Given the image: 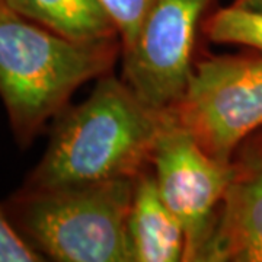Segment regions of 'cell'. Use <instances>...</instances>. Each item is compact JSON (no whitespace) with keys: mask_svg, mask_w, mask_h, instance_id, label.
Segmentation results:
<instances>
[{"mask_svg":"<svg viewBox=\"0 0 262 262\" xmlns=\"http://www.w3.org/2000/svg\"><path fill=\"white\" fill-rule=\"evenodd\" d=\"M172 122L169 111L143 102L122 79L102 76L83 102L54 120L47 149L20 188L136 179Z\"/></svg>","mask_w":262,"mask_h":262,"instance_id":"obj_1","label":"cell"},{"mask_svg":"<svg viewBox=\"0 0 262 262\" xmlns=\"http://www.w3.org/2000/svg\"><path fill=\"white\" fill-rule=\"evenodd\" d=\"M120 56V38L73 41L0 0V98L15 141L27 149L69 106L76 91L110 75Z\"/></svg>","mask_w":262,"mask_h":262,"instance_id":"obj_2","label":"cell"},{"mask_svg":"<svg viewBox=\"0 0 262 262\" xmlns=\"http://www.w3.org/2000/svg\"><path fill=\"white\" fill-rule=\"evenodd\" d=\"M136 179L18 191L0 207L22 237L58 262H133L128 217Z\"/></svg>","mask_w":262,"mask_h":262,"instance_id":"obj_3","label":"cell"},{"mask_svg":"<svg viewBox=\"0 0 262 262\" xmlns=\"http://www.w3.org/2000/svg\"><path fill=\"white\" fill-rule=\"evenodd\" d=\"M169 114L210 156L229 163L241 143L262 128V54L196 61L185 94Z\"/></svg>","mask_w":262,"mask_h":262,"instance_id":"obj_4","label":"cell"},{"mask_svg":"<svg viewBox=\"0 0 262 262\" xmlns=\"http://www.w3.org/2000/svg\"><path fill=\"white\" fill-rule=\"evenodd\" d=\"M217 0H153L139 35L122 51V80L143 102L169 111L194 72L196 32Z\"/></svg>","mask_w":262,"mask_h":262,"instance_id":"obj_5","label":"cell"},{"mask_svg":"<svg viewBox=\"0 0 262 262\" xmlns=\"http://www.w3.org/2000/svg\"><path fill=\"white\" fill-rule=\"evenodd\" d=\"M151 166L160 196L184 229V261L198 262L232 177V160L214 159L172 122L160 137Z\"/></svg>","mask_w":262,"mask_h":262,"instance_id":"obj_6","label":"cell"},{"mask_svg":"<svg viewBox=\"0 0 262 262\" xmlns=\"http://www.w3.org/2000/svg\"><path fill=\"white\" fill-rule=\"evenodd\" d=\"M198 262H262V128L232 158V177Z\"/></svg>","mask_w":262,"mask_h":262,"instance_id":"obj_7","label":"cell"},{"mask_svg":"<svg viewBox=\"0 0 262 262\" xmlns=\"http://www.w3.org/2000/svg\"><path fill=\"white\" fill-rule=\"evenodd\" d=\"M133 262H179L185 256V233L155 179L144 170L136 178L128 217Z\"/></svg>","mask_w":262,"mask_h":262,"instance_id":"obj_8","label":"cell"},{"mask_svg":"<svg viewBox=\"0 0 262 262\" xmlns=\"http://www.w3.org/2000/svg\"><path fill=\"white\" fill-rule=\"evenodd\" d=\"M8 3L20 15L73 41L98 42L120 38L99 0H8Z\"/></svg>","mask_w":262,"mask_h":262,"instance_id":"obj_9","label":"cell"},{"mask_svg":"<svg viewBox=\"0 0 262 262\" xmlns=\"http://www.w3.org/2000/svg\"><path fill=\"white\" fill-rule=\"evenodd\" d=\"M201 32L215 44L242 46L262 54V12L233 5L211 10L203 20Z\"/></svg>","mask_w":262,"mask_h":262,"instance_id":"obj_10","label":"cell"},{"mask_svg":"<svg viewBox=\"0 0 262 262\" xmlns=\"http://www.w3.org/2000/svg\"><path fill=\"white\" fill-rule=\"evenodd\" d=\"M114 20L121 38L122 51H127L139 35L153 0H99Z\"/></svg>","mask_w":262,"mask_h":262,"instance_id":"obj_11","label":"cell"},{"mask_svg":"<svg viewBox=\"0 0 262 262\" xmlns=\"http://www.w3.org/2000/svg\"><path fill=\"white\" fill-rule=\"evenodd\" d=\"M46 258L28 244L0 207V262H41Z\"/></svg>","mask_w":262,"mask_h":262,"instance_id":"obj_12","label":"cell"},{"mask_svg":"<svg viewBox=\"0 0 262 262\" xmlns=\"http://www.w3.org/2000/svg\"><path fill=\"white\" fill-rule=\"evenodd\" d=\"M232 5L242 9L262 12V0H234Z\"/></svg>","mask_w":262,"mask_h":262,"instance_id":"obj_13","label":"cell"}]
</instances>
